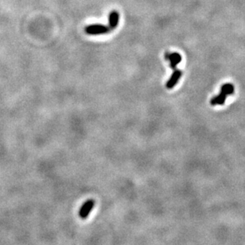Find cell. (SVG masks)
I'll list each match as a JSON object with an SVG mask.
<instances>
[{
    "label": "cell",
    "mask_w": 245,
    "mask_h": 245,
    "mask_svg": "<svg viewBox=\"0 0 245 245\" xmlns=\"http://www.w3.org/2000/svg\"><path fill=\"white\" fill-rule=\"evenodd\" d=\"M84 31L88 35H100L108 33L111 31L109 26H106L102 24H93L86 26Z\"/></svg>",
    "instance_id": "cell-1"
},
{
    "label": "cell",
    "mask_w": 245,
    "mask_h": 245,
    "mask_svg": "<svg viewBox=\"0 0 245 245\" xmlns=\"http://www.w3.org/2000/svg\"><path fill=\"white\" fill-rule=\"evenodd\" d=\"M166 59L168 60L169 62H170V65L171 68L172 69H175L177 65H179V63L181 62L182 60V57H181L180 54L178 53V52H172V53H166L165 55Z\"/></svg>",
    "instance_id": "cell-2"
},
{
    "label": "cell",
    "mask_w": 245,
    "mask_h": 245,
    "mask_svg": "<svg viewBox=\"0 0 245 245\" xmlns=\"http://www.w3.org/2000/svg\"><path fill=\"white\" fill-rule=\"evenodd\" d=\"M182 71L180 70H175L173 74L171 75V76L170 77V79L167 81V84H166V87H167V89H172L176 84H178L179 79L181 78L182 76Z\"/></svg>",
    "instance_id": "cell-3"
},
{
    "label": "cell",
    "mask_w": 245,
    "mask_h": 245,
    "mask_svg": "<svg viewBox=\"0 0 245 245\" xmlns=\"http://www.w3.org/2000/svg\"><path fill=\"white\" fill-rule=\"evenodd\" d=\"M119 19H120V15L118 11H113L110 12L109 15V27L110 30H113L117 28V26H118Z\"/></svg>",
    "instance_id": "cell-4"
},
{
    "label": "cell",
    "mask_w": 245,
    "mask_h": 245,
    "mask_svg": "<svg viewBox=\"0 0 245 245\" xmlns=\"http://www.w3.org/2000/svg\"><path fill=\"white\" fill-rule=\"evenodd\" d=\"M226 97H227L226 94H224V93L221 92L218 95H217L216 97L213 98L211 99L210 101L211 105H213V106H216V105H223L224 103V102H225Z\"/></svg>",
    "instance_id": "cell-5"
},
{
    "label": "cell",
    "mask_w": 245,
    "mask_h": 245,
    "mask_svg": "<svg viewBox=\"0 0 245 245\" xmlns=\"http://www.w3.org/2000/svg\"><path fill=\"white\" fill-rule=\"evenodd\" d=\"M221 92L224 93L226 95H230L234 93V86L231 84H225L222 85L221 89Z\"/></svg>",
    "instance_id": "cell-6"
}]
</instances>
